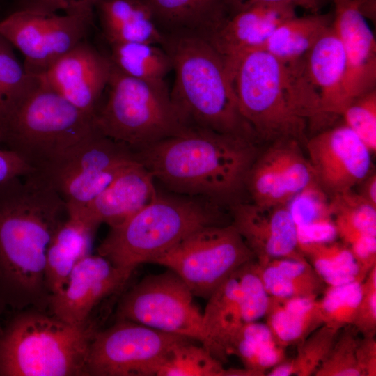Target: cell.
Returning a JSON list of instances; mask_svg holds the SVG:
<instances>
[{
  "label": "cell",
  "mask_w": 376,
  "mask_h": 376,
  "mask_svg": "<svg viewBox=\"0 0 376 376\" xmlns=\"http://www.w3.org/2000/svg\"><path fill=\"white\" fill-rule=\"evenodd\" d=\"M67 217L65 201L38 171L0 184V309L49 306L46 255Z\"/></svg>",
  "instance_id": "obj_1"
},
{
  "label": "cell",
  "mask_w": 376,
  "mask_h": 376,
  "mask_svg": "<svg viewBox=\"0 0 376 376\" xmlns=\"http://www.w3.org/2000/svg\"><path fill=\"white\" fill-rule=\"evenodd\" d=\"M258 143L209 130L187 127L136 152L155 180L180 195L220 206L240 202Z\"/></svg>",
  "instance_id": "obj_2"
},
{
  "label": "cell",
  "mask_w": 376,
  "mask_h": 376,
  "mask_svg": "<svg viewBox=\"0 0 376 376\" xmlns=\"http://www.w3.org/2000/svg\"><path fill=\"white\" fill-rule=\"evenodd\" d=\"M164 35L162 47L175 72L170 97L183 124L258 143L240 112L226 63L210 42L193 34Z\"/></svg>",
  "instance_id": "obj_3"
},
{
  "label": "cell",
  "mask_w": 376,
  "mask_h": 376,
  "mask_svg": "<svg viewBox=\"0 0 376 376\" xmlns=\"http://www.w3.org/2000/svg\"><path fill=\"white\" fill-rule=\"evenodd\" d=\"M231 77L240 112L258 142L305 144L311 109L293 63L258 49L240 59Z\"/></svg>",
  "instance_id": "obj_4"
},
{
  "label": "cell",
  "mask_w": 376,
  "mask_h": 376,
  "mask_svg": "<svg viewBox=\"0 0 376 376\" xmlns=\"http://www.w3.org/2000/svg\"><path fill=\"white\" fill-rule=\"evenodd\" d=\"M221 206L209 201L158 192L123 224L110 228L97 249L127 279L144 263H152L193 231L226 223Z\"/></svg>",
  "instance_id": "obj_5"
},
{
  "label": "cell",
  "mask_w": 376,
  "mask_h": 376,
  "mask_svg": "<svg viewBox=\"0 0 376 376\" xmlns=\"http://www.w3.org/2000/svg\"><path fill=\"white\" fill-rule=\"evenodd\" d=\"M95 331L36 308L21 310L0 334V376H88Z\"/></svg>",
  "instance_id": "obj_6"
},
{
  "label": "cell",
  "mask_w": 376,
  "mask_h": 376,
  "mask_svg": "<svg viewBox=\"0 0 376 376\" xmlns=\"http://www.w3.org/2000/svg\"><path fill=\"white\" fill-rule=\"evenodd\" d=\"M93 130L92 116L75 107L40 78L34 87L0 114L1 143L36 170Z\"/></svg>",
  "instance_id": "obj_7"
},
{
  "label": "cell",
  "mask_w": 376,
  "mask_h": 376,
  "mask_svg": "<svg viewBox=\"0 0 376 376\" xmlns=\"http://www.w3.org/2000/svg\"><path fill=\"white\" fill-rule=\"evenodd\" d=\"M105 91L106 100L93 116V127L134 153L187 127L166 86L132 77L111 62Z\"/></svg>",
  "instance_id": "obj_8"
},
{
  "label": "cell",
  "mask_w": 376,
  "mask_h": 376,
  "mask_svg": "<svg viewBox=\"0 0 376 376\" xmlns=\"http://www.w3.org/2000/svg\"><path fill=\"white\" fill-rule=\"evenodd\" d=\"M255 260L231 223L201 227L152 263L168 267L194 296L208 299L234 272Z\"/></svg>",
  "instance_id": "obj_9"
},
{
  "label": "cell",
  "mask_w": 376,
  "mask_h": 376,
  "mask_svg": "<svg viewBox=\"0 0 376 376\" xmlns=\"http://www.w3.org/2000/svg\"><path fill=\"white\" fill-rule=\"evenodd\" d=\"M128 147L95 129L40 172L68 205H84L137 161Z\"/></svg>",
  "instance_id": "obj_10"
},
{
  "label": "cell",
  "mask_w": 376,
  "mask_h": 376,
  "mask_svg": "<svg viewBox=\"0 0 376 376\" xmlns=\"http://www.w3.org/2000/svg\"><path fill=\"white\" fill-rule=\"evenodd\" d=\"M194 295L172 270L144 277L121 297L116 320L132 321L163 332L210 342Z\"/></svg>",
  "instance_id": "obj_11"
},
{
  "label": "cell",
  "mask_w": 376,
  "mask_h": 376,
  "mask_svg": "<svg viewBox=\"0 0 376 376\" xmlns=\"http://www.w3.org/2000/svg\"><path fill=\"white\" fill-rule=\"evenodd\" d=\"M187 337L129 320L95 331L89 345L88 376H152Z\"/></svg>",
  "instance_id": "obj_12"
},
{
  "label": "cell",
  "mask_w": 376,
  "mask_h": 376,
  "mask_svg": "<svg viewBox=\"0 0 376 376\" xmlns=\"http://www.w3.org/2000/svg\"><path fill=\"white\" fill-rule=\"evenodd\" d=\"M93 16L16 10L0 20V35L23 54L26 70L38 76L84 40Z\"/></svg>",
  "instance_id": "obj_13"
},
{
  "label": "cell",
  "mask_w": 376,
  "mask_h": 376,
  "mask_svg": "<svg viewBox=\"0 0 376 376\" xmlns=\"http://www.w3.org/2000/svg\"><path fill=\"white\" fill-rule=\"evenodd\" d=\"M304 145L316 183L329 198L353 189L370 173L371 152L344 123L318 132Z\"/></svg>",
  "instance_id": "obj_14"
},
{
  "label": "cell",
  "mask_w": 376,
  "mask_h": 376,
  "mask_svg": "<svg viewBox=\"0 0 376 376\" xmlns=\"http://www.w3.org/2000/svg\"><path fill=\"white\" fill-rule=\"evenodd\" d=\"M231 224L260 266L276 258H303L288 204L259 205L240 201L229 206Z\"/></svg>",
  "instance_id": "obj_15"
},
{
  "label": "cell",
  "mask_w": 376,
  "mask_h": 376,
  "mask_svg": "<svg viewBox=\"0 0 376 376\" xmlns=\"http://www.w3.org/2000/svg\"><path fill=\"white\" fill-rule=\"evenodd\" d=\"M111 70L110 58L83 40L38 76L75 107L93 116Z\"/></svg>",
  "instance_id": "obj_16"
},
{
  "label": "cell",
  "mask_w": 376,
  "mask_h": 376,
  "mask_svg": "<svg viewBox=\"0 0 376 376\" xmlns=\"http://www.w3.org/2000/svg\"><path fill=\"white\" fill-rule=\"evenodd\" d=\"M128 280L107 258L91 254L75 265L64 288L50 296L49 306L52 315L60 320L86 326L96 306L120 291Z\"/></svg>",
  "instance_id": "obj_17"
},
{
  "label": "cell",
  "mask_w": 376,
  "mask_h": 376,
  "mask_svg": "<svg viewBox=\"0 0 376 376\" xmlns=\"http://www.w3.org/2000/svg\"><path fill=\"white\" fill-rule=\"evenodd\" d=\"M332 1V26L345 60L344 109L356 97L376 88V41L357 0Z\"/></svg>",
  "instance_id": "obj_18"
},
{
  "label": "cell",
  "mask_w": 376,
  "mask_h": 376,
  "mask_svg": "<svg viewBox=\"0 0 376 376\" xmlns=\"http://www.w3.org/2000/svg\"><path fill=\"white\" fill-rule=\"evenodd\" d=\"M297 8L290 4L256 3L230 10L207 39L231 75L242 57L260 49L281 23L297 15Z\"/></svg>",
  "instance_id": "obj_19"
},
{
  "label": "cell",
  "mask_w": 376,
  "mask_h": 376,
  "mask_svg": "<svg viewBox=\"0 0 376 376\" xmlns=\"http://www.w3.org/2000/svg\"><path fill=\"white\" fill-rule=\"evenodd\" d=\"M152 173L139 161L130 165L107 187L84 205L75 207L93 224L117 226L151 203L157 196Z\"/></svg>",
  "instance_id": "obj_20"
},
{
  "label": "cell",
  "mask_w": 376,
  "mask_h": 376,
  "mask_svg": "<svg viewBox=\"0 0 376 376\" xmlns=\"http://www.w3.org/2000/svg\"><path fill=\"white\" fill-rule=\"evenodd\" d=\"M307 88L318 103L322 119L341 115L344 107L345 60L332 24L299 61Z\"/></svg>",
  "instance_id": "obj_21"
},
{
  "label": "cell",
  "mask_w": 376,
  "mask_h": 376,
  "mask_svg": "<svg viewBox=\"0 0 376 376\" xmlns=\"http://www.w3.org/2000/svg\"><path fill=\"white\" fill-rule=\"evenodd\" d=\"M329 207L337 237L366 276L376 265V206L351 189L329 198Z\"/></svg>",
  "instance_id": "obj_22"
},
{
  "label": "cell",
  "mask_w": 376,
  "mask_h": 376,
  "mask_svg": "<svg viewBox=\"0 0 376 376\" xmlns=\"http://www.w3.org/2000/svg\"><path fill=\"white\" fill-rule=\"evenodd\" d=\"M66 207L67 217L56 228L46 255L45 283L50 295L59 293L75 265L91 254L98 228L74 207Z\"/></svg>",
  "instance_id": "obj_23"
},
{
  "label": "cell",
  "mask_w": 376,
  "mask_h": 376,
  "mask_svg": "<svg viewBox=\"0 0 376 376\" xmlns=\"http://www.w3.org/2000/svg\"><path fill=\"white\" fill-rule=\"evenodd\" d=\"M94 10L111 45L148 42L162 46L165 35L146 0H100Z\"/></svg>",
  "instance_id": "obj_24"
},
{
  "label": "cell",
  "mask_w": 376,
  "mask_h": 376,
  "mask_svg": "<svg viewBox=\"0 0 376 376\" xmlns=\"http://www.w3.org/2000/svg\"><path fill=\"white\" fill-rule=\"evenodd\" d=\"M164 34L207 38L228 13L226 0H146Z\"/></svg>",
  "instance_id": "obj_25"
},
{
  "label": "cell",
  "mask_w": 376,
  "mask_h": 376,
  "mask_svg": "<svg viewBox=\"0 0 376 376\" xmlns=\"http://www.w3.org/2000/svg\"><path fill=\"white\" fill-rule=\"evenodd\" d=\"M237 270L212 293L203 313L210 352L223 363L228 360L232 339L244 324Z\"/></svg>",
  "instance_id": "obj_26"
},
{
  "label": "cell",
  "mask_w": 376,
  "mask_h": 376,
  "mask_svg": "<svg viewBox=\"0 0 376 376\" xmlns=\"http://www.w3.org/2000/svg\"><path fill=\"white\" fill-rule=\"evenodd\" d=\"M266 324L281 347L299 345L323 324L315 297L270 296Z\"/></svg>",
  "instance_id": "obj_27"
},
{
  "label": "cell",
  "mask_w": 376,
  "mask_h": 376,
  "mask_svg": "<svg viewBox=\"0 0 376 376\" xmlns=\"http://www.w3.org/2000/svg\"><path fill=\"white\" fill-rule=\"evenodd\" d=\"M331 24L330 15H297L281 23L260 49L283 63L297 62L306 56Z\"/></svg>",
  "instance_id": "obj_28"
},
{
  "label": "cell",
  "mask_w": 376,
  "mask_h": 376,
  "mask_svg": "<svg viewBox=\"0 0 376 376\" xmlns=\"http://www.w3.org/2000/svg\"><path fill=\"white\" fill-rule=\"evenodd\" d=\"M260 276L270 296L318 298L326 284L305 258L273 259L264 266L258 264Z\"/></svg>",
  "instance_id": "obj_29"
},
{
  "label": "cell",
  "mask_w": 376,
  "mask_h": 376,
  "mask_svg": "<svg viewBox=\"0 0 376 376\" xmlns=\"http://www.w3.org/2000/svg\"><path fill=\"white\" fill-rule=\"evenodd\" d=\"M228 354L236 355L252 376L266 375L286 359L285 348L276 342L269 327L257 321L241 327L230 342Z\"/></svg>",
  "instance_id": "obj_30"
},
{
  "label": "cell",
  "mask_w": 376,
  "mask_h": 376,
  "mask_svg": "<svg viewBox=\"0 0 376 376\" xmlns=\"http://www.w3.org/2000/svg\"><path fill=\"white\" fill-rule=\"evenodd\" d=\"M110 60L123 73L157 86H166L165 77L173 70L171 59L159 45L126 42L111 45Z\"/></svg>",
  "instance_id": "obj_31"
},
{
  "label": "cell",
  "mask_w": 376,
  "mask_h": 376,
  "mask_svg": "<svg viewBox=\"0 0 376 376\" xmlns=\"http://www.w3.org/2000/svg\"><path fill=\"white\" fill-rule=\"evenodd\" d=\"M288 206L297 226L298 244L328 242L337 237L329 197L318 185L295 196Z\"/></svg>",
  "instance_id": "obj_32"
},
{
  "label": "cell",
  "mask_w": 376,
  "mask_h": 376,
  "mask_svg": "<svg viewBox=\"0 0 376 376\" xmlns=\"http://www.w3.org/2000/svg\"><path fill=\"white\" fill-rule=\"evenodd\" d=\"M298 249L327 285L363 280L351 251L341 242L299 243Z\"/></svg>",
  "instance_id": "obj_33"
},
{
  "label": "cell",
  "mask_w": 376,
  "mask_h": 376,
  "mask_svg": "<svg viewBox=\"0 0 376 376\" xmlns=\"http://www.w3.org/2000/svg\"><path fill=\"white\" fill-rule=\"evenodd\" d=\"M246 191L251 202L259 205L288 204L292 200L274 143L259 152L253 162L246 180Z\"/></svg>",
  "instance_id": "obj_34"
},
{
  "label": "cell",
  "mask_w": 376,
  "mask_h": 376,
  "mask_svg": "<svg viewBox=\"0 0 376 376\" xmlns=\"http://www.w3.org/2000/svg\"><path fill=\"white\" fill-rule=\"evenodd\" d=\"M157 376H232V368L226 369L203 345L187 339L177 344L159 369Z\"/></svg>",
  "instance_id": "obj_35"
},
{
  "label": "cell",
  "mask_w": 376,
  "mask_h": 376,
  "mask_svg": "<svg viewBox=\"0 0 376 376\" xmlns=\"http://www.w3.org/2000/svg\"><path fill=\"white\" fill-rule=\"evenodd\" d=\"M361 281L327 285L318 299L323 324L340 330L352 325L361 295Z\"/></svg>",
  "instance_id": "obj_36"
},
{
  "label": "cell",
  "mask_w": 376,
  "mask_h": 376,
  "mask_svg": "<svg viewBox=\"0 0 376 376\" xmlns=\"http://www.w3.org/2000/svg\"><path fill=\"white\" fill-rule=\"evenodd\" d=\"M13 46L0 35V114L24 95L39 78L18 61Z\"/></svg>",
  "instance_id": "obj_37"
},
{
  "label": "cell",
  "mask_w": 376,
  "mask_h": 376,
  "mask_svg": "<svg viewBox=\"0 0 376 376\" xmlns=\"http://www.w3.org/2000/svg\"><path fill=\"white\" fill-rule=\"evenodd\" d=\"M358 331L352 325L340 329L315 376H363L356 358Z\"/></svg>",
  "instance_id": "obj_38"
},
{
  "label": "cell",
  "mask_w": 376,
  "mask_h": 376,
  "mask_svg": "<svg viewBox=\"0 0 376 376\" xmlns=\"http://www.w3.org/2000/svg\"><path fill=\"white\" fill-rule=\"evenodd\" d=\"M240 290L242 314L244 323L258 321L265 317L270 295L260 276L256 260H250L237 270Z\"/></svg>",
  "instance_id": "obj_39"
},
{
  "label": "cell",
  "mask_w": 376,
  "mask_h": 376,
  "mask_svg": "<svg viewBox=\"0 0 376 376\" xmlns=\"http://www.w3.org/2000/svg\"><path fill=\"white\" fill-rule=\"evenodd\" d=\"M340 116L373 154L376 151V88L351 100Z\"/></svg>",
  "instance_id": "obj_40"
},
{
  "label": "cell",
  "mask_w": 376,
  "mask_h": 376,
  "mask_svg": "<svg viewBox=\"0 0 376 376\" xmlns=\"http://www.w3.org/2000/svg\"><path fill=\"white\" fill-rule=\"evenodd\" d=\"M340 331L322 324L297 345V354L292 359L295 375H314L330 352Z\"/></svg>",
  "instance_id": "obj_41"
},
{
  "label": "cell",
  "mask_w": 376,
  "mask_h": 376,
  "mask_svg": "<svg viewBox=\"0 0 376 376\" xmlns=\"http://www.w3.org/2000/svg\"><path fill=\"white\" fill-rule=\"evenodd\" d=\"M363 336L376 334V265L361 282V295L352 324Z\"/></svg>",
  "instance_id": "obj_42"
},
{
  "label": "cell",
  "mask_w": 376,
  "mask_h": 376,
  "mask_svg": "<svg viewBox=\"0 0 376 376\" xmlns=\"http://www.w3.org/2000/svg\"><path fill=\"white\" fill-rule=\"evenodd\" d=\"M100 0H15L16 10L44 13L63 12L65 14L93 13Z\"/></svg>",
  "instance_id": "obj_43"
},
{
  "label": "cell",
  "mask_w": 376,
  "mask_h": 376,
  "mask_svg": "<svg viewBox=\"0 0 376 376\" xmlns=\"http://www.w3.org/2000/svg\"><path fill=\"white\" fill-rule=\"evenodd\" d=\"M34 171L15 152L0 147V184L17 177L25 176Z\"/></svg>",
  "instance_id": "obj_44"
},
{
  "label": "cell",
  "mask_w": 376,
  "mask_h": 376,
  "mask_svg": "<svg viewBox=\"0 0 376 376\" xmlns=\"http://www.w3.org/2000/svg\"><path fill=\"white\" fill-rule=\"evenodd\" d=\"M356 358L363 376L376 375V340L375 336H363L356 347Z\"/></svg>",
  "instance_id": "obj_45"
},
{
  "label": "cell",
  "mask_w": 376,
  "mask_h": 376,
  "mask_svg": "<svg viewBox=\"0 0 376 376\" xmlns=\"http://www.w3.org/2000/svg\"><path fill=\"white\" fill-rule=\"evenodd\" d=\"M226 2L230 10L256 3H282L303 8L311 13H317L321 8L323 0H226Z\"/></svg>",
  "instance_id": "obj_46"
},
{
  "label": "cell",
  "mask_w": 376,
  "mask_h": 376,
  "mask_svg": "<svg viewBox=\"0 0 376 376\" xmlns=\"http://www.w3.org/2000/svg\"><path fill=\"white\" fill-rule=\"evenodd\" d=\"M362 189L359 194L368 202L376 206V175L375 172H371L360 183Z\"/></svg>",
  "instance_id": "obj_47"
},
{
  "label": "cell",
  "mask_w": 376,
  "mask_h": 376,
  "mask_svg": "<svg viewBox=\"0 0 376 376\" xmlns=\"http://www.w3.org/2000/svg\"><path fill=\"white\" fill-rule=\"evenodd\" d=\"M0 311H1V309H0ZM2 330H3V327L1 326L0 324V334H1L2 332Z\"/></svg>",
  "instance_id": "obj_48"
}]
</instances>
